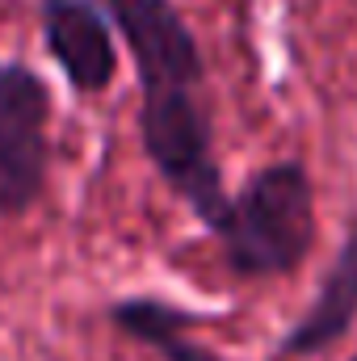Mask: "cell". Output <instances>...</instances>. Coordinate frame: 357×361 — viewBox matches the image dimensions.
<instances>
[{
  "label": "cell",
  "mask_w": 357,
  "mask_h": 361,
  "mask_svg": "<svg viewBox=\"0 0 357 361\" xmlns=\"http://www.w3.org/2000/svg\"><path fill=\"white\" fill-rule=\"evenodd\" d=\"M51 89L30 63H0V214L17 219L47 193Z\"/></svg>",
  "instance_id": "obj_3"
},
{
  "label": "cell",
  "mask_w": 357,
  "mask_h": 361,
  "mask_svg": "<svg viewBox=\"0 0 357 361\" xmlns=\"http://www.w3.org/2000/svg\"><path fill=\"white\" fill-rule=\"evenodd\" d=\"M139 143L152 169L173 185L198 223L214 235L231 214L223 164L214 160V122L198 89H147L139 105Z\"/></svg>",
  "instance_id": "obj_2"
},
{
  "label": "cell",
  "mask_w": 357,
  "mask_h": 361,
  "mask_svg": "<svg viewBox=\"0 0 357 361\" xmlns=\"http://www.w3.org/2000/svg\"><path fill=\"white\" fill-rule=\"evenodd\" d=\"M349 361H357V353H353V357H349Z\"/></svg>",
  "instance_id": "obj_8"
},
{
  "label": "cell",
  "mask_w": 357,
  "mask_h": 361,
  "mask_svg": "<svg viewBox=\"0 0 357 361\" xmlns=\"http://www.w3.org/2000/svg\"><path fill=\"white\" fill-rule=\"evenodd\" d=\"M118 25L135 72L139 92L147 89H198L206 80L202 47L173 0H101Z\"/></svg>",
  "instance_id": "obj_4"
},
{
  "label": "cell",
  "mask_w": 357,
  "mask_h": 361,
  "mask_svg": "<svg viewBox=\"0 0 357 361\" xmlns=\"http://www.w3.org/2000/svg\"><path fill=\"white\" fill-rule=\"evenodd\" d=\"M42 42L76 92H105L118 72L114 21L97 0H42Z\"/></svg>",
  "instance_id": "obj_5"
},
{
  "label": "cell",
  "mask_w": 357,
  "mask_h": 361,
  "mask_svg": "<svg viewBox=\"0 0 357 361\" xmlns=\"http://www.w3.org/2000/svg\"><path fill=\"white\" fill-rule=\"evenodd\" d=\"M223 265L244 281L294 273L315 248V180L298 160L257 169L231 193V214L214 231Z\"/></svg>",
  "instance_id": "obj_1"
},
{
  "label": "cell",
  "mask_w": 357,
  "mask_h": 361,
  "mask_svg": "<svg viewBox=\"0 0 357 361\" xmlns=\"http://www.w3.org/2000/svg\"><path fill=\"white\" fill-rule=\"evenodd\" d=\"M109 324L139 341L143 349L160 353L164 361H227L219 357L214 349H202L198 341H189V328L198 324H210L206 311H189V307H177V302H164V298H122L109 307Z\"/></svg>",
  "instance_id": "obj_7"
},
{
  "label": "cell",
  "mask_w": 357,
  "mask_h": 361,
  "mask_svg": "<svg viewBox=\"0 0 357 361\" xmlns=\"http://www.w3.org/2000/svg\"><path fill=\"white\" fill-rule=\"evenodd\" d=\"M353 319H357V219L345 227L337 261L328 265L311 307L277 341V357H315L328 345H337L353 328Z\"/></svg>",
  "instance_id": "obj_6"
}]
</instances>
